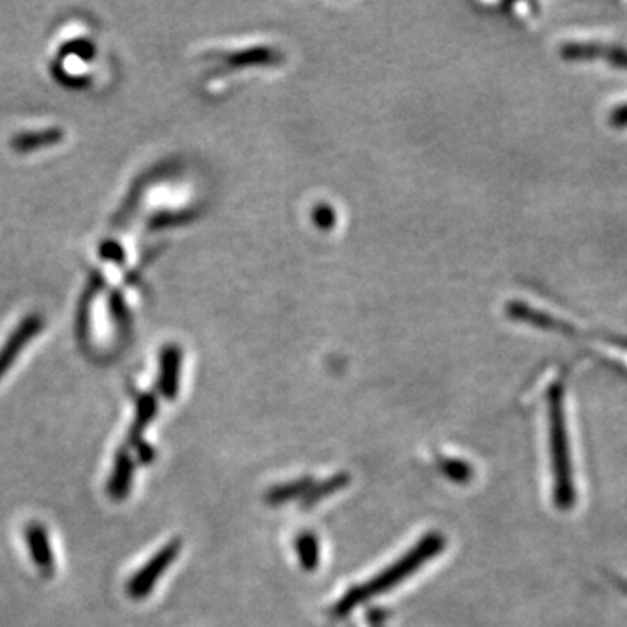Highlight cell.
<instances>
[{
    "label": "cell",
    "instance_id": "obj_13",
    "mask_svg": "<svg viewBox=\"0 0 627 627\" xmlns=\"http://www.w3.org/2000/svg\"><path fill=\"white\" fill-rule=\"evenodd\" d=\"M309 485H311V481L302 480L281 486V489L274 490L273 494H270V501L285 502L288 498L300 497L302 494H308Z\"/></svg>",
    "mask_w": 627,
    "mask_h": 627
},
{
    "label": "cell",
    "instance_id": "obj_9",
    "mask_svg": "<svg viewBox=\"0 0 627 627\" xmlns=\"http://www.w3.org/2000/svg\"><path fill=\"white\" fill-rule=\"evenodd\" d=\"M134 462L131 457L130 450L118 451L116 455V462H113L112 477L109 481V495L116 501H122L128 497L133 483Z\"/></svg>",
    "mask_w": 627,
    "mask_h": 627
},
{
    "label": "cell",
    "instance_id": "obj_7",
    "mask_svg": "<svg viewBox=\"0 0 627 627\" xmlns=\"http://www.w3.org/2000/svg\"><path fill=\"white\" fill-rule=\"evenodd\" d=\"M25 541L31 550L32 559L44 576L55 574V554L49 542L46 528L39 523H31L25 528Z\"/></svg>",
    "mask_w": 627,
    "mask_h": 627
},
{
    "label": "cell",
    "instance_id": "obj_14",
    "mask_svg": "<svg viewBox=\"0 0 627 627\" xmlns=\"http://www.w3.org/2000/svg\"><path fill=\"white\" fill-rule=\"evenodd\" d=\"M608 124L615 130H626L627 128V104L619 105L612 110L608 116Z\"/></svg>",
    "mask_w": 627,
    "mask_h": 627
},
{
    "label": "cell",
    "instance_id": "obj_10",
    "mask_svg": "<svg viewBox=\"0 0 627 627\" xmlns=\"http://www.w3.org/2000/svg\"><path fill=\"white\" fill-rule=\"evenodd\" d=\"M63 138V131L61 130H44V131H32V133L17 134L16 138H13V147L17 150H34V148L46 147V145H52V143L60 142Z\"/></svg>",
    "mask_w": 627,
    "mask_h": 627
},
{
    "label": "cell",
    "instance_id": "obj_5",
    "mask_svg": "<svg viewBox=\"0 0 627 627\" xmlns=\"http://www.w3.org/2000/svg\"><path fill=\"white\" fill-rule=\"evenodd\" d=\"M43 326V317L31 314L17 325L13 334L9 335L4 346L0 349V381L4 378L5 372L13 366L14 360L23 351V347L31 342L35 335L39 334Z\"/></svg>",
    "mask_w": 627,
    "mask_h": 627
},
{
    "label": "cell",
    "instance_id": "obj_3",
    "mask_svg": "<svg viewBox=\"0 0 627 627\" xmlns=\"http://www.w3.org/2000/svg\"><path fill=\"white\" fill-rule=\"evenodd\" d=\"M180 550H182V544L178 541H171L169 544H166L156 556H152V558L143 565L142 570L136 571V574L131 577L130 582H128V594H130L133 600H143V598L148 596L152 589L156 588L157 580L162 577L166 568L173 565Z\"/></svg>",
    "mask_w": 627,
    "mask_h": 627
},
{
    "label": "cell",
    "instance_id": "obj_11",
    "mask_svg": "<svg viewBox=\"0 0 627 627\" xmlns=\"http://www.w3.org/2000/svg\"><path fill=\"white\" fill-rule=\"evenodd\" d=\"M297 551H299L300 562H302L303 567L308 570L316 567L317 562H319V544H317L316 536L302 535L297 542Z\"/></svg>",
    "mask_w": 627,
    "mask_h": 627
},
{
    "label": "cell",
    "instance_id": "obj_8",
    "mask_svg": "<svg viewBox=\"0 0 627 627\" xmlns=\"http://www.w3.org/2000/svg\"><path fill=\"white\" fill-rule=\"evenodd\" d=\"M180 369H182V351L180 347L166 346L160 352L159 390L166 399L177 398L180 387Z\"/></svg>",
    "mask_w": 627,
    "mask_h": 627
},
{
    "label": "cell",
    "instance_id": "obj_12",
    "mask_svg": "<svg viewBox=\"0 0 627 627\" xmlns=\"http://www.w3.org/2000/svg\"><path fill=\"white\" fill-rule=\"evenodd\" d=\"M442 471L445 477L450 478L455 483H466L472 478L471 466L459 459H443Z\"/></svg>",
    "mask_w": 627,
    "mask_h": 627
},
{
    "label": "cell",
    "instance_id": "obj_6",
    "mask_svg": "<svg viewBox=\"0 0 627 627\" xmlns=\"http://www.w3.org/2000/svg\"><path fill=\"white\" fill-rule=\"evenodd\" d=\"M157 413V401L154 394H143L142 398L136 402V415H134L133 425H131L130 442L131 448L138 451L140 459L147 462L154 457V450L148 448L147 443L143 442V431L150 424L152 419Z\"/></svg>",
    "mask_w": 627,
    "mask_h": 627
},
{
    "label": "cell",
    "instance_id": "obj_2",
    "mask_svg": "<svg viewBox=\"0 0 627 627\" xmlns=\"http://www.w3.org/2000/svg\"><path fill=\"white\" fill-rule=\"evenodd\" d=\"M551 411V451H553L554 480H556V501L559 506L570 504V460H568L567 429L563 413V387L554 385L550 394Z\"/></svg>",
    "mask_w": 627,
    "mask_h": 627
},
{
    "label": "cell",
    "instance_id": "obj_4",
    "mask_svg": "<svg viewBox=\"0 0 627 627\" xmlns=\"http://www.w3.org/2000/svg\"><path fill=\"white\" fill-rule=\"evenodd\" d=\"M562 57L568 61L602 60L615 69L627 72V48L615 44L570 43L562 48Z\"/></svg>",
    "mask_w": 627,
    "mask_h": 627
},
{
    "label": "cell",
    "instance_id": "obj_1",
    "mask_svg": "<svg viewBox=\"0 0 627 627\" xmlns=\"http://www.w3.org/2000/svg\"><path fill=\"white\" fill-rule=\"evenodd\" d=\"M443 547H445V539L442 535L431 533V535L425 536L407 556H402L401 559L394 563L393 567L385 568L381 576L369 580L366 584H361L351 589V591H347L346 596L335 606V614H337V617H343L352 608L361 605V603L369 602L376 594H382L385 591H389V589L396 588L399 582L408 579L413 571L424 567L429 559H433L434 556L442 553Z\"/></svg>",
    "mask_w": 627,
    "mask_h": 627
}]
</instances>
